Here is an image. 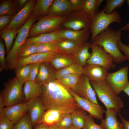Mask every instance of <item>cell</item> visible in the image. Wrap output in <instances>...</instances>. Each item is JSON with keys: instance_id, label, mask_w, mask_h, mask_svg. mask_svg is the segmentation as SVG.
Returning <instances> with one entry per match:
<instances>
[{"instance_id": "836d02e7", "label": "cell", "mask_w": 129, "mask_h": 129, "mask_svg": "<svg viewBox=\"0 0 129 129\" xmlns=\"http://www.w3.org/2000/svg\"><path fill=\"white\" fill-rule=\"evenodd\" d=\"M81 75L73 73L63 76L57 79L67 88L72 89L77 84Z\"/></svg>"}, {"instance_id": "7c38bea8", "label": "cell", "mask_w": 129, "mask_h": 129, "mask_svg": "<svg viewBox=\"0 0 129 129\" xmlns=\"http://www.w3.org/2000/svg\"><path fill=\"white\" fill-rule=\"evenodd\" d=\"M67 89L81 108L88 112L93 118L101 120L103 119V114L105 111L101 106L88 99L79 97L71 89Z\"/></svg>"}, {"instance_id": "bcb514c9", "label": "cell", "mask_w": 129, "mask_h": 129, "mask_svg": "<svg viewBox=\"0 0 129 129\" xmlns=\"http://www.w3.org/2000/svg\"><path fill=\"white\" fill-rule=\"evenodd\" d=\"M72 12H77L82 10L84 0H69Z\"/></svg>"}, {"instance_id": "4fadbf2b", "label": "cell", "mask_w": 129, "mask_h": 129, "mask_svg": "<svg viewBox=\"0 0 129 129\" xmlns=\"http://www.w3.org/2000/svg\"><path fill=\"white\" fill-rule=\"evenodd\" d=\"M36 2L35 0H28L23 8L13 16L10 24L4 30H17L22 27L28 19Z\"/></svg>"}, {"instance_id": "7402d4cb", "label": "cell", "mask_w": 129, "mask_h": 129, "mask_svg": "<svg viewBox=\"0 0 129 129\" xmlns=\"http://www.w3.org/2000/svg\"><path fill=\"white\" fill-rule=\"evenodd\" d=\"M24 84L23 90L25 102L32 98L40 96L42 91V84L30 81H26Z\"/></svg>"}, {"instance_id": "44dd1931", "label": "cell", "mask_w": 129, "mask_h": 129, "mask_svg": "<svg viewBox=\"0 0 129 129\" xmlns=\"http://www.w3.org/2000/svg\"><path fill=\"white\" fill-rule=\"evenodd\" d=\"M105 113V118L101 120L100 124L103 129H124L123 124L117 119L116 109L112 108L106 109Z\"/></svg>"}, {"instance_id": "d4e9b609", "label": "cell", "mask_w": 129, "mask_h": 129, "mask_svg": "<svg viewBox=\"0 0 129 129\" xmlns=\"http://www.w3.org/2000/svg\"><path fill=\"white\" fill-rule=\"evenodd\" d=\"M50 63L57 71L77 63L73 55H68L58 53L54 56Z\"/></svg>"}, {"instance_id": "603a6c76", "label": "cell", "mask_w": 129, "mask_h": 129, "mask_svg": "<svg viewBox=\"0 0 129 129\" xmlns=\"http://www.w3.org/2000/svg\"><path fill=\"white\" fill-rule=\"evenodd\" d=\"M61 36L60 30L49 33L41 34L38 36L27 38L24 43H56L64 39Z\"/></svg>"}, {"instance_id": "f546056e", "label": "cell", "mask_w": 129, "mask_h": 129, "mask_svg": "<svg viewBox=\"0 0 129 129\" xmlns=\"http://www.w3.org/2000/svg\"><path fill=\"white\" fill-rule=\"evenodd\" d=\"M38 44V43H24L18 51L17 60L26 57L37 53Z\"/></svg>"}, {"instance_id": "e575fe53", "label": "cell", "mask_w": 129, "mask_h": 129, "mask_svg": "<svg viewBox=\"0 0 129 129\" xmlns=\"http://www.w3.org/2000/svg\"><path fill=\"white\" fill-rule=\"evenodd\" d=\"M13 0H3L0 5V16H13L17 13Z\"/></svg>"}, {"instance_id": "74e56055", "label": "cell", "mask_w": 129, "mask_h": 129, "mask_svg": "<svg viewBox=\"0 0 129 129\" xmlns=\"http://www.w3.org/2000/svg\"><path fill=\"white\" fill-rule=\"evenodd\" d=\"M55 125L62 129H68L72 125L70 113H63Z\"/></svg>"}, {"instance_id": "f35d334b", "label": "cell", "mask_w": 129, "mask_h": 129, "mask_svg": "<svg viewBox=\"0 0 129 129\" xmlns=\"http://www.w3.org/2000/svg\"><path fill=\"white\" fill-rule=\"evenodd\" d=\"M32 127L28 113L14 125L12 129H32Z\"/></svg>"}, {"instance_id": "f1b7e54d", "label": "cell", "mask_w": 129, "mask_h": 129, "mask_svg": "<svg viewBox=\"0 0 129 129\" xmlns=\"http://www.w3.org/2000/svg\"><path fill=\"white\" fill-rule=\"evenodd\" d=\"M103 0H84L82 10L92 20Z\"/></svg>"}, {"instance_id": "d590c367", "label": "cell", "mask_w": 129, "mask_h": 129, "mask_svg": "<svg viewBox=\"0 0 129 129\" xmlns=\"http://www.w3.org/2000/svg\"><path fill=\"white\" fill-rule=\"evenodd\" d=\"M32 64H27L14 70L15 72L16 76L22 85L27 80Z\"/></svg>"}, {"instance_id": "e0dca14e", "label": "cell", "mask_w": 129, "mask_h": 129, "mask_svg": "<svg viewBox=\"0 0 129 129\" xmlns=\"http://www.w3.org/2000/svg\"><path fill=\"white\" fill-rule=\"evenodd\" d=\"M28 112L26 102H23L4 108V116L12 122L14 125L17 123Z\"/></svg>"}, {"instance_id": "816d5d0a", "label": "cell", "mask_w": 129, "mask_h": 129, "mask_svg": "<svg viewBox=\"0 0 129 129\" xmlns=\"http://www.w3.org/2000/svg\"><path fill=\"white\" fill-rule=\"evenodd\" d=\"M49 126L43 123H39L35 126L34 129H48Z\"/></svg>"}, {"instance_id": "f5cc1de1", "label": "cell", "mask_w": 129, "mask_h": 129, "mask_svg": "<svg viewBox=\"0 0 129 129\" xmlns=\"http://www.w3.org/2000/svg\"><path fill=\"white\" fill-rule=\"evenodd\" d=\"M127 2L129 6V0H127ZM120 29L121 31H126L129 30V22L126 25L121 28Z\"/></svg>"}, {"instance_id": "7a4b0ae2", "label": "cell", "mask_w": 129, "mask_h": 129, "mask_svg": "<svg viewBox=\"0 0 129 129\" xmlns=\"http://www.w3.org/2000/svg\"><path fill=\"white\" fill-rule=\"evenodd\" d=\"M121 36L120 29L114 30L109 27L91 42L92 43L102 46L107 53L113 57V63L119 64L127 60L126 57L121 53L117 45L118 42L121 40Z\"/></svg>"}, {"instance_id": "9f6ffc18", "label": "cell", "mask_w": 129, "mask_h": 129, "mask_svg": "<svg viewBox=\"0 0 129 129\" xmlns=\"http://www.w3.org/2000/svg\"><path fill=\"white\" fill-rule=\"evenodd\" d=\"M68 129H82L72 125Z\"/></svg>"}, {"instance_id": "8992f818", "label": "cell", "mask_w": 129, "mask_h": 129, "mask_svg": "<svg viewBox=\"0 0 129 129\" xmlns=\"http://www.w3.org/2000/svg\"><path fill=\"white\" fill-rule=\"evenodd\" d=\"M120 23L121 19L119 14L117 11L107 14L103 11L98 10L91 20L90 29L91 34V41L99 34L105 31L112 23Z\"/></svg>"}, {"instance_id": "f907efd6", "label": "cell", "mask_w": 129, "mask_h": 129, "mask_svg": "<svg viewBox=\"0 0 129 129\" xmlns=\"http://www.w3.org/2000/svg\"><path fill=\"white\" fill-rule=\"evenodd\" d=\"M4 106L5 105L3 99L0 94V118L4 116L3 110Z\"/></svg>"}, {"instance_id": "5bb4252c", "label": "cell", "mask_w": 129, "mask_h": 129, "mask_svg": "<svg viewBox=\"0 0 129 129\" xmlns=\"http://www.w3.org/2000/svg\"><path fill=\"white\" fill-rule=\"evenodd\" d=\"M32 127L40 123L45 108L39 97L32 98L26 102Z\"/></svg>"}, {"instance_id": "d6a6232c", "label": "cell", "mask_w": 129, "mask_h": 129, "mask_svg": "<svg viewBox=\"0 0 129 129\" xmlns=\"http://www.w3.org/2000/svg\"><path fill=\"white\" fill-rule=\"evenodd\" d=\"M17 33V30L12 29H4L0 31V36L5 42L7 54L11 48L13 40Z\"/></svg>"}, {"instance_id": "6da1fadb", "label": "cell", "mask_w": 129, "mask_h": 129, "mask_svg": "<svg viewBox=\"0 0 129 129\" xmlns=\"http://www.w3.org/2000/svg\"><path fill=\"white\" fill-rule=\"evenodd\" d=\"M40 97L46 110L54 109L71 113L81 108L67 89L57 79L43 85Z\"/></svg>"}, {"instance_id": "8d00e7d4", "label": "cell", "mask_w": 129, "mask_h": 129, "mask_svg": "<svg viewBox=\"0 0 129 129\" xmlns=\"http://www.w3.org/2000/svg\"><path fill=\"white\" fill-rule=\"evenodd\" d=\"M106 4L102 10L107 14L112 13L116 8H120L125 0H106Z\"/></svg>"}, {"instance_id": "7bdbcfd3", "label": "cell", "mask_w": 129, "mask_h": 129, "mask_svg": "<svg viewBox=\"0 0 129 129\" xmlns=\"http://www.w3.org/2000/svg\"><path fill=\"white\" fill-rule=\"evenodd\" d=\"M40 64L38 63L32 64L27 81H35L39 73Z\"/></svg>"}, {"instance_id": "8fae6325", "label": "cell", "mask_w": 129, "mask_h": 129, "mask_svg": "<svg viewBox=\"0 0 129 129\" xmlns=\"http://www.w3.org/2000/svg\"><path fill=\"white\" fill-rule=\"evenodd\" d=\"M79 97L88 99L99 105L96 94L92 87L88 77L82 74L75 87L71 89Z\"/></svg>"}, {"instance_id": "3957f363", "label": "cell", "mask_w": 129, "mask_h": 129, "mask_svg": "<svg viewBox=\"0 0 129 129\" xmlns=\"http://www.w3.org/2000/svg\"><path fill=\"white\" fill-rule=\"evenodd\" d=\"M91 84L99 99L106 108H115L118 113L124 106L122 101L111 88L105 80L101 82L90 81Z\"/></svg>"}, {"instance_id": "1f68e13d", "label": "cell", "mask_w": 129, "mask_h": 129, "mask_svg": "<svg viewBox=\"0 0 129 129\" xmlns=\"http://www.w3.org/2000/svg\"><path fill=\"white\" fill-rule=\"evenodd\" d=\"M72 125L82 129L85 123L87 113L84 110L80 108L75 110L70 113Z\"/></svg>"}, {"instance_id": "ffe728a7", "label": "cell", "mask_w": 129, "mask_h": 129, "mask_svg": "<svg viewBox=\"0 0 129 129\" xmlns=\"http://www.w3.org/2000/svg\"><path fill=\"white\" fill-rule=\"evenodd\" d=\"M72 12L69 0H53L48 15L54 16H67Z\"/></svg>"}, {"instance_id": "ab89813d", "label": "cell", "mask_w": 129, "mask_h": 129, "mask_svg": "<svg viewBox=\"0 0 129 129\" xmlns=\"http://www.w3.org/2000/svg\"><path fill=\"white\" fill-rule=\"evenodd\" d=\"M57 50L55 43H38L37 53H46Z\"/></svg>"}, {"instance_id": "ba28073f", "label": "cell", "mask_w": 129, "mask_h": 129, "mask_svg": "<svg viewBox=\"0 0 129 129\" xmlns=\"http://www.w3.org/2000/svg\"><path fill=\"white\" fill-rule=\"evenodd\" d=\"M90 48L92 50L91 55L86 64L102 66L107 70L115 68L112 56L107 53L103 48L97 44L91 43Z\"/></svg>"}, {"instance_id": "83f0119b", "label": "cell", "mask_w": 129, "mask_h": 129, "mask_svg": "<svg viewBox=\"0 0 129 129\" xmlns=\"http://www.w3.org/2000/svg\"><path fill=\"white\" fill-rule=\"evenodd\" d=\"M63 113L55 109L48 110L45 112L40 123H43L48 126L55 125Z\"/></svg>"}, {"instance_id": "7dc6e473", "label": "cell", "mask_w": 129, "mask_h": 129, "mask_svg": "<svg viewBox=\"0 0 129 129\" xmlns=\"http://www.w3.org/2000/svg\"><path fill=\"white\" fill-rule=\"evenodd\" d=\"M118 47L121 52H123L129 60V47L123 43L121 40L118 42Z\"/></svg>"}, {"instance_id": "6f0895ef", "label": "cell", "mask_w": 129, "mask_h": 129, "mask_svg": "<svg viewBox=\"0 0 129 129\" xmlns=\"http://www.w3.org/2000/svg\"><path fill=\"white\" fill-rule=\"evenodd\" d=\"M128 38H129V34L128 35ZM128 46L129 47V43H128Z\"/></svg>"}, {"instance_id": "11a10c76", "label": "cell", "mask_w": 129, "mask_h": 129, "mask_svg": "<svg viewBox=\"0 0 129 129\" xmlns=\"http://www.w3.org/2000/svg\"><path fill=\"white\" fill-rule=\"evenodd\" d=\"M48 129H62L61 128L55 125H54L49 126Z\"/></svg>"}, {"instance_id": "c3c4849f", "label": "cell", "mask_w": 129, "mask_h": 129, "mask_svg": "<svg viewBox=\"0 0 129 129\" xmlns=\"http://www.w3.org/2000/svg\"><path fill=\"white\" fill-rule=\"evenodd\" d=\"M28 0H13L17 12H18L23 8Z\"/></svg>"}, {"instance_id": "277c9868", "label": "cell", "mask_w": 129, "mask_h": 129, "mask_svg": "<svg viewBox=\"0 0 129 129\" xmlns=\"http://www.w3.org/2000/svg\"><path fill=\"white\" fill-rule=\"evenodd\" d=\"M67 16L47 15L39 18L38 22L31 27L28 37H36L61 29V25Z\"/></svg>"}, {"instance_id": "cb8c5ba5", "label": "cell", "mask_w": 129, "mask_h": 129, "mask_svg": "<svg viewBox=\"0 0 129 129\" xmlns=\"http://www.w3.org/2000/svg\"><path fill=\"white\" fill-rule=\"evenodd\" d=\"M55 43L58 53L68 55H73L80 46L74 42L67 39Z\"/></svg>"}, {"instance_id": "484cf974", "label": "cell", "mask_w": 129, "mask_h": 129, "mask_svg": "<svg viewBox=\"0 0 129 129\" xmlns=\"http://www.w3.org/2000/svg\"><path fill=\"white\" fill-rule=\"evenodd\" d=\"M53 0H38L31 14L38 20L39 18L48 15Z\"/></svg>"}, {"instance_id": "4316f807", "label": "cell", "mask_w": 129, "mask_h": 129, "mask_svg": "<svg viewBox=\"0 0 129 129\" xmlns=\"http://www.w3.org/2000/svg\"><path fill=\"white\" fill-rule=\"evenodd\" d=\"M91 43L87 42L80 46L73 55L76 63L83 67L91 55L89 51Z\"/></svg>"}, {"instance_id": "30bf717a", "label": "cell", "mask_w": 129, "mask_h": 129, "mask_svg": "<svg viewBox=\"0 0 129 129\" xmlns=\"http://www.w3.org/2000/svg\"><path fill=\"white\" fill-rule=\"evenodd\" d=\"M129 67L124 66L117 71L108 73L105 80L112 90L116 94H119L127 84L129 82L128 72Z\"/></svg>"}, {"instance_id": "2e32d148", "label": "cell", "mask_w": 129, "mask_h": 129, "mask_svg": "<svg viewBox=\"0 0 129 129\" xmlns=\"http://www.w3.org/2000/svg\"><path fill=\"white\" fill-rule=\"evenodd\" d=\"M60 32L62 38L71 40L80 46L87 42L91 33L89 28L79 30L61 29L60 30Z\"/></svg>"}, {"instance_id": "ee69618b", "label": "cell", "mask_w": 129, "mask_h": 129, "mask_svg": "<svg viewBox=\"0 0 129 129\" xmlns=\"http://www.w3.org/2000/svg\"><path fill=\"white\" fill-rule=\"evenodd\" d=\"M13 16H0V30L1 31L7 27L12 21Z\"/></svg>"}, {"instance_id": "9c48e42d", "label": "cell", "mask_w": 129, "mask_h": 129, "mask_svg": "<svg viewBox=\"0 0 129 129\" xmlns=\"http://www.w3.org/2000/svg\"><path fill=\"white\" fill-rule=\"evenodd\" d=\"M91 21V19L82 10L78 11L72 12L62 24L61 29L79 30L90 28Z\"/></svg>"}, {"instance_id": "5b68a950", "label": "cell", "mask_w": 129, "mask_h": 129, "mask_svg": "<svg viewBox=\"0 0 129 129\" xmlns=\"http://www.w3.org/2000/svg\"><path fill=\"white\" fill-rule=\"evenodd\" d=\"M4 88L0 93L5 106L9 107L25 102L23 85L16 76L3 83Z\"/></svg>"}, {"instance_id": "52a82bcc", "label": "cell", "mask_w": 129, "mask_h": 129, "mask_svg": "<svg viewBox=\"0 0 129 129\" xmlns=\"http://www.w3.org/2000/svg\"><path fill=\"white\" fill-rule=\"evenodd\" d=\"M37 20L31 14L27 22L17 30V34L12 46L5 58L7 70L10 69L17 60L19 50L25 43L28 37L29 32L33 23Z\"/></svg>"}, {"instance_id": "4dcf8cb0", "label": "cell", "mask_w": 129, "mask_h": 129, "mask_svg": "<svg viewBox=\"0 0 129 129\" xmlns=\"http://www.w3.org/2000/svg\"><path fill=\"white\" fill-rule=\"evenodd\" d=\"M83 67L77 63L57 70L55 77L58 79L63 76L73 74L80 75L83 74Z\"/></svg>"}, {"instance_id": "60d3db41", "label": "cell", "mask_w": 129, "mask_h": 129, "mask_svg": "<svg viewBox=\"0 0 129 129\" xmlns=\"http://www.w3.org/2000/svg\"><path fill=\"white\" fill-rule=\"evenodd\" d=\"M93 118L90 115L87 114L82 129H103L101 124L95 123Z\"/></svg>"}, {"instance_id": "681fc988", "label": "cell", "mask_w": 129, "mask_h": 129, "mask_svg": "<svg viewBox=\"0 0 129 129\" xmlns=\"http://www.w3.org/2000/svg\"><path fill=\"white\" fill-rule=\"evenodd\" d=\"M118 114L124 126V129H129V121L124 118L120 113Z\"/></svg>"}, {"instance_id": "b9f144b4", "label": "cell", "mask_w": 129, "mask_h": 129, "mask_svg": "<svg viewBox=\"0 0 129 129\" xmlns=\"http://www.w3.org/2000/svg\"><path fill=\"white\" fill-rule=\"evenodd\" d=\"M5 49L4 43L2 39L0 40V72L4 70H7L5 58Z\"/></svg>"}, {"instance_id": "d6986e66", "label": "cell", "mask_w": 129, "mask_h": 129, "mask_svg": "<svg viewBox=\"0 0 129 129\" xmlns=\"http://www.w3.org/2000/svg\"><path fill=\"white\" fill-rule=\"evenodd\" d=\"M56 71L50 62L41 63L35 81L43 85L54 80Z\"/></svg>"}, {"instance_id": "ac0fdd59", "label": "cell", "mask_w": 129, "mask_h": 129, "mask_svg": "<svg viewBox=\"0 0 129 129\" xmlns=\"http://www.w3.org/2000/svg\"><path fill=\"white\" fill-rule=\"evenodd\" d=\"M83 74L90 81L100 82L105 80L108 73L107 70L102 66L86 64L83 67Z\"/></svg>"}, {"instance_id": "f6af8a7d", "label": "cell", "mask_w": 129, "mask_h": 129, "mask_svg": "<svg viewBox=\"0 0 129 129\" xmlns=\"http://www.w3.org/2000/svg\"><path fill=\"white\" fill-rule=\"evenodd\" d=\"M13 123L4 116L0 118V129H12Z\"/></svg>"}, {"instance_id": "db71d44e", "label": "cell", "mask_w": 129, "mask_h": 129, "mask_svg": "<svg viewBox=\"0 0 129 129\" xmlns=\"http://www.w3.org/2000/svg\"><path fill=\"white\" fill-rule=\"evenodd\" d=\"M123 91L129 97V81L125 86Z\"/></svg>"}, {"instance_id": "9a60e30c", "label": "cell", "mask_w": 129, "mask_h": 129, "mask_svg": "<svg viewBox=\"0 0 129 129\" xmlns=\"http://www.w3.org/2000/svg\"><path fill=\"white\" fill-rule=\"evenodd\" d=\"M57 53V50L46 53H37L26 57L18 59L10 69L14 70L29 64L50 62L54 56Z\"/></svg>"}]
</instances>
